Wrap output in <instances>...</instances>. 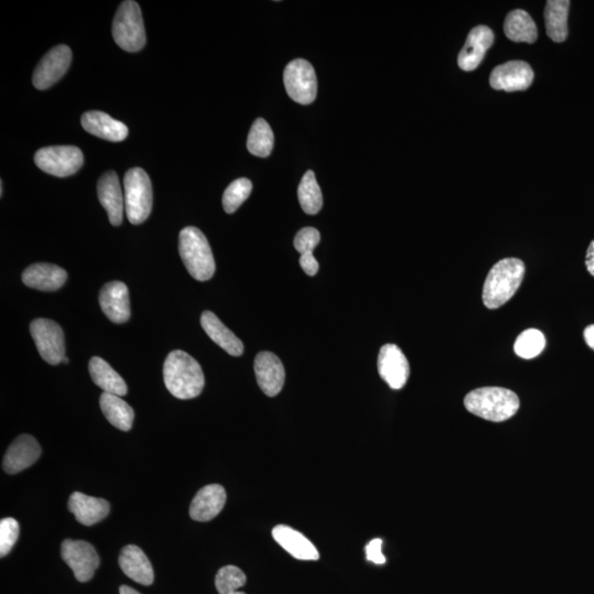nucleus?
Wrapping results in <instances>:
<instances>
[{
	"label": "nucleus",
	"mask_w": 594,
	"mask_h": 594,
	"mask_svg": "<svg viewBox=\"0 0 594 594\" xmlns=\"http://www.w3.org/2000/svg\"><path fill=\"white\" fill-rule=\"evenodd\" d=\"M164 384L170 394L180 400L198 397L205 385V376L200 364L182 350H174L165 359Z\"/></svg>",
	"instance_id": "nucleus-1"
},
{
	"label": "nucleus",
	"mask_w": 594,
	"mask_h": 594,
	"mask_svg": "<svg viewBox=\"0 0 594 594\" xmlns=\"http://www.w3.org/2000/svg\"><path fill=\"white\" fill-rule=\"evenodd\" d=\"M463 403L472 414L495 423L510 420L520 410L519 396L513 391L498 386L472 391Z\"/></svg>",
	"instance_id": "nucleus-2"
},
{
	"label": "nucleus",
	"mask_w": 594,
	"mask_h": 594,
	"mask_svg": "<svg viewBox=\"0 0 594 594\" xmlns=\"http://www.w3.org/2000/svg\"><path fill=\"white\" fill-rule=\"evenodd\" d=\"M525 276L523 261L516 258L501 260L491 268L485 280L482 301L485 307L497 309L518 292Z\"/></svg>",
	"instance_id": "nucleus-3"
},
{
	"label": "nucleus",
	"mask_w": 594,
	"mask_h": 594,
	"mask_svg": "<svg viewBox=\"0 0 594 594\" xmlns=\"http://www.w3.org/2000/svg\"><path fill=\"white\" fill-rule=\"evenodd\" d=\"M179 250L186 270L195 280L204 282L213 278L216 270L213 251L199 229L186 227L180 232Z\"/></svg>",
	"instance_id": "nucleus-4"
},
{
	"label": "nucleus",
	"mask_w": 594,
	"mask_h": 594,
	"mask_svg": "<svg viewBox=\"0 0 594 594\" xmlns=\"http://www.w3.org/2000/svg\"><path fill=\"white\" fill-rule=\"evenodd\" d=\"M112 37L122 50L138 53L146 45L141 6L132 0H127L119 6L112 23Z\"/></svg>",
	"instance_id": "nucleus-5"
},
{
	"label": "nucleus",
	"mask_w": 594,
	"mask_h": 594,
	"mask_svg": "<svg viewBox=\"0 0 594 594\" xmlns=\"http://www.w3.org/2000/svg\"><path fill=\"white\" fill-rule=\"evenodd\" d=\"M123 188L128 219L132 225H141L148 219L152 210L151 180L144 170L133 168L125 174Z\"/></svg>",
	"instance_id": "nucleus-6"
},
{
	"label": "nucleus",
	"mask_w": 594,
	"mask_h": 594,
	"mask_svg": "<svg viewBox=\"0 0 594 594\" xmlns=\"http://www.w3.org/2000/svg\"><path fill=\"white\" fill-rule=\"evenodd\" d=\"M34 162L44 172L58 178L71 177L82 168L84 156L73 146H55L40 149Z\"/></svg>",
	"instance_id": "nucleus-7"
},
{
	"label": "nucleus",
	"mask_w": 594,
	"mask_h": 594,
	"mask_svg": "<svg viewBox=\"0 0 594 594\" xmlns=\"http://www.w3.org/2000/svg\"><path fill=\"white\" fill-rule=\"evenodd\" d=\"M284 85L288 96L298 104L309 105L316 100V74L307 60L297 59L287 64L284 70Z\"/></svg>",
	"instance_id": "nucleus-8"
},
{
	"label": "nucleus",
	"mask_w": 594,
	"mask_h": 594,
	"mask_svg": "<svg viewBox=\"0 0 594 594\" xmlns=\"http://www.w3.org/2000/svg\"><path fill=\"white\" fill-rule=\"evenodd\" d=\"M38 353L45 363L56 365L65 358V339L63 330L54 320L38 318L30 324Z\"/></svg>",
	"instance_id": "nucleus-9"
},
{
	"label": "nucleus",
	"mask_w": 594,
	"mask_h": 594,
	"mask_svg": "<svg viewBox=\"0 0 594 594\" xmlns=\"http://www.w3.org/2000/svg\"><path fill=\"white\" fill-rule=\"evenodd\" d=\"M61 555L80 582L90 581L101 562L94 547L84 540H65Z\"/></svg>",
	"instance_id": "nucleus-10"
},
{
	"label": "nucleus",
	"mask_w": 594,
	"mask_h": 594,
	"mask_svg": "<svg viewBox=\"0 0 594 594\" xmlns=\"http://www.w3.org/2000/svg\"><path fill=\"white\" fill-rule=\"evenodd\" d=\"M71 62L72 51L69 46L62 44L51 49L34 72L35 89L44 91L54 85L69 70Z\"/></svg>",
	"instance_id": "nucleus-11"
},
{
	"label": "nucleus",
	"mask_w": 594,
	"mask_h": 594,
	"mask_svg": "<svg viewBox=\"0 0 594 594\" xmlns=\"http://www.w3.org/2000/svg\"><path fill=\"white\" fill-rule=\"evenodd\" d=\"M533 81L534 72L524 61L506 62L495 67L490 75V85L497 91H526Z\"/></svg>",
	"instance_id": "nucleus-12"
},
{
	"label": "nucleus",
	"mask_w": 594,
	"mask_h": 594,
	"mask_svg": "<svg viewBox=\"0 0 594 594\" xmlns=\"http://www.w3.org/2000/svg\"><path fill=\"white\" fill-rule=\"evenodd\" d=\"M378 370L382 379L394 390L404 387L410 376V364L396 345H385L381 348Z\"/></svg>",
	"instance_id": "nucleus-13"
},
{
	"label": "nucleus",
	"mask_w": 594,
	"mask_h": 594,
	"mask_svg": "<svg viewBox=\"0 0 594 594\" xmlns=\"http://www.w3.org/2000/svg\"><path fill=\"white\" fill-rule=\"evenodd\" d=\"M255 372L263 394L273 397L280 394L286 382V370L275 354L262 351L256 356Z\"/></svg>",
	"instance_id": "nucleus-14"
},
{
	"label": "nucleus",
	"mask_w": 594,
	"mask_h": 594,
	"mask_svg": "<svg viewBox=\"0 0 594 594\" xmlns=\"http://www.w3.org/2000/svg\"><path fill=\"white\" fill-rule=\"evenodd\" d=\"M493 43V31L487 25H477L470 31L466 44L458 55L459 67L466 72L477 69Z\"/></svg>",
	"instance_id": "nucleus-15"
},
{
	"label": "nucleus",
	"mask_w": 594,
	"mask_h": 594,
	"mask_svg": "<svg viewBox=\"0 0 594 594\" xmlns=\"http://www.w3.org/2000/svg\"><path fill=\"white\" fill-rule=\"evenodd\" d=\"M98 200L108 214L112 226L122 223L123 209H125V196L122 194L118 175L113 171L102 174L97 183Z\"/></svg>",
	"instance_id": "nucleus-16"
},
{
	"label": "nucleus",
	"mask_w": 594,
	"mask_h": 594,
	"mask_svg": "<svg viewBox=\"0 0 594 594\" xmlns=\"http://www.w3.org/2000/svg\"><path fill=\"white\" fill-rule=\"evenodd\" d=\"M100 304L112 323L123 324L131 318V302L125 283L113 281L105 284L100 293Z\"/></svg>",
	"instance_id": "nucleus-17"
},
{
	"label": "nucleus",
	"mask_w": 594,
	"mask_h": 594,
	"mask_svg": "<svg viewBox=\"0 0 594 594\" xmlns=\"http://www.w3.org/2000/svg\"><path fill=\"white\" fill-rule=\"evenodd\" d=\"M41 454L39 443L33 436H19L5 454L3 469L9 474H17L33 466Z\"/></svg>",
	"instance_id": "nucleus-18"
},
{
	"label": "nucleus",
	"mask_w": 594,
	"mask_h": 594,
	"mask_svg": "<svg viewBox=\"0 0 594 594\" xmlns=\"http://www.w3.org/2000/svg\"><path fill=\"white\" fill-rule=\"evenodd\" d=\"M226 500V491L221 485H206L196 493L190 503V516L198 521H211L224 509Z\"/></svg>",
	"instance_id": "nucleus-19"
},
{
	"label": "nucleus",
	"mask_w": 594,
	"mask_h": 594,
	"mask_svg": "<svg viewBox=\"0 0 594 594\" xmlns=\"http://www.w3.org/2000/svg\"><path fill=\"white\" fill-rule=\"evenodd\" d=\"M82 126L93 136L104 141L119 142L128 137L129 131L125 123L116 121L106 112L91 111L84 113L81 119Z\"/></svg>",
	"instance_id": "nucleus-20"
},
{
	"label": "nucleus",
	"mask_w": 594,
	"mask_h": 594,
	"mask_svg": "<svg viewBox=\"0 0 594 594\" xmlns=\"http://www.w3.org/2000/svg\"><path fill=\"white\" fill-rule=\"evenodd\" d=\"M66 280L67 273L64 268L50 263H35L23 273V282L25 286L44 292L58 291Z\"/></svg>",
	"instance_id": "nucleus-21"
},
{
	"label": "nucleus",
	"mask_w": 594,
	"mask_h": 594,
	"mask_svg": "<svg viewBox=\"0 0 594 594\" xmlns=\"http://www.w3.org/2000/svg\"><path fill=\"white\" fill-rule=\"evenodd\" d=\"M273 539L288 554L298 560H318L319 552L313 542L290 526L278 525L272 531Z\"/></svg>",
	"instance_id": "nucleus-22"
},
{
	"label": "nucleus",
	"mask_w": 594,
	"mask_h": 594,
	"mask_svg": "<svg viewBox=\"0 0 594 594\" xmlns=\"http://www.w3.org/2000/svg\"><path fill=\"white\" fill-rule=\"evenodd\" d=\"M119 566L125 575L142 586L152 585L154 572L151 562L138 546L123 547L119 556Z\"/></svg>",
	"instance_id": "nucleus-23"
},
{
	"label": "nucleus",
	"mask_w": 594,
	"mask_h": 594,
	"mask_svg": "<svg viewBox=\"0 0 594 594\" xmlns=\"http://www.w3.org/2000/svg\"><path fill=\"white\" fill-rule=\"evenodd\" d=\"M67 506L77 521L85 526L100 523L111 511V505L106 500L89 497L81 492L72 494Z\"/></svg>",
	"instance_id": "nucleus-24"
},
{
	"label": "nucleus",
	"mask_w": 594,
	"mask_h": 594,
	"mask_svg": "<svg viewBox=\"0 0 594 594\" xmlns=\"http://www.w3.org/2000/svg\"><path fill=\"white\" fill-rule=\"evenodd\" d=\"M200 324L209 337L226 353L234 356H240L244 354V344L220 322L214 313L204 312L201 314Z\"/></svg>",
	"instance_id": "nucleus-25"
},
{
	"label": "nucleus",
	"mask_w": 594,
	"mask_h": 594,
	"mask_svg": "<svg viewBox=\"0 0 594 594\" xmlns=\"http://www.w3.org/2000/svg\"><path fill=\"white\" fill-rule=\"evenodd\" d=\"M90 375L93 382L100 386L104 394L123 396L127 394L128 386L125 380L100 356H93L90 360Z\"/></svg>",
	"instance_id": "nucleus-26"
},
{
	"label": "nucleus",
	"mask_w": 594,
	"mask_h": 594,
	"mask_svg": "<svg viewBox=\"0 0 594 594\" xmlns=\"http://www.w3.org/2000/svg\"><path fill=\"white\" fill-rule=\"evenodd\" d=\"M570 2L568 0H549L545 8L547 35L554 43H564L568 37V13Z\"/></svg>",
	"instance_id": "nucleus-27"
},
{
	"label": "nucleus",
	"mask_w": 594,
	"mask_h": 594,
	"mask_svg": "<svg viewBox=\"0 0 594 594\" xmlns=\"http://www.w3.org/2000/svg\"><path fill=\"white\" fill-rule=\"evenodd\" d=\"M504 33L514 43L534 44L539 37L533 18L521 9L513 10L506 15Z\"/></svg>",
	"instance_id": "nucleus-28"
},
{
	"label": "nucleus",
	"mask_w": 594,
	"mask_h": 594,
	"mask_svg": "<svg viewBox=\"0 0 594 594\" xmlns=\"http://www.w3.org/2000/svg\"><path fill=\"white\" fill-rule=\"evenodd\" d=\"M100 405L107 421L110 422L112 426H115L118 430L122 432L131 430L134 420V412L128 403L121 399V396L111 394H102L100 399Z\"/></svg>",
	"instance_id": "nucleus-29"
},
{
	"label": "nucleus",
	"mask_w": 594,
	"mask_h": 594,
	"mask_svg": "<svg viewBox=\"0 0 594 594\" xmlns=\"http://www.w3.org/2000/svg\"><path fill=\"white\" fill-rule=\"evenodd\" d=\"M273 144H275V134L271 127L265 119H257L248 136V150L253 156L267 158L272 152Z\"/></svg>",
	"instance_id": "nucleus-30"
},
{
	"label": "nucleus",
	"mask_w": 594,
	"mask_h": 594,
	"mask_svg": "<svg viewBox=\"0 0 594 594\" xmlns=\"http://www.w3.org/2000/svg\"><path fill=\"white\" fill-rule=\"evenodd\" d=\"M298 200L302 209L308 215H316L323 208V194L313 171L305 173L298 185Z\"/></svg>",
	"instance_id": "nucleus-31"
},
{
	"label": "nucleus",
	"mask_w": 594,
	"mask_h": 594,
	"mask_svg": "<svg viewBox=\"0 0 594 594\" xmlns=\"http://www.w3.org/2000/svg\"><path fill=\"white\" fill-rule=\"evenodd\" d=\"M546 339L544 334L537 329H526L514 344L515 354L523 359H533L544 351Z\"/></svg>",
	"instance_id": "nucleus-32"
},
{
	"label": "nucleus",
	"mask_w": 594,
	"mask_h": 594,
	"mask_svg": "<svg viewBox=\"0 0 594 594\" xmlns=\"http://www.w3.org/2000/svg\"><path fill=\"white\" fill-rule=\"evenodd\" d=\"M247 578L241 570L236 566H226L217 573L215 585L219 594H246L238 591L244 587Z\"/></svg>",
	"instance_id": "nucleus-33"
},
{
	"label": "nucleus",
	"mask_w": 594,
	"mask_h": 594,
	"mask_svg": "<svg viewBox=\"0 0 594 594\" xmlns=\"http://www.w3.org/2000/svg\"><path fill=\"white\" fill-rule=\"evenodd\" d=\"M252 192L250 180L242 178L232 182L226 189L223 196V206L226 213L232 214L245 203Z\"/></svg>",
	"instance_id": "nucleus-34"
},
{
	"label": "nucleus",
	"mask_w": 594,
	"mask_h": 594,
	"mask_svg": "<svg viewBox=\"0 0 594 594\" xmlns=\"http://www.w3.org/2000/svg\"><path fill=\"white\" fill-rule=\"evenodd\" d=\"M19 523L13 518L0 521V556H7L19 537Z\"/></svg>",
	"instance_id": "nucleus-35"
},
{
	"label": "nucleus",
	"mask_w": 594,
	"mask_h": 594,
	"mask_svg": "<svg viewBox=\"0 0 594 594\" xmlns=\"http://www.w3.org/2000/svg\"><path fill=\"white\" fill-rule=\"evenodd\" d=\"M320 241V234L316 229L307 227L299 230L294 239V247L301 255H311Z\"/></svg>",
	"instance_id": "nucleus-36"
},
{
	"label": "nucleus",
	"mask_w": 594,
	"mask_h": 594,
	"mask_svg": "<svg viewBox=\"0 0 594 594\" xmlns=\"http://www.w3.org/2000/svg\"><path fill=\"white\" fill-rule=\"evenodd\" d=\"M381 549L382 540L375 539L371 540L369 544L365 546L366 560L375 562L376 565L385 564V557L382 554Z\"/></svg>",
	"instance_id": "nucleus-37"
},
{
	"label": "nucleus",
	"mask_w": 594,
	"mask_h": 594,
	"mask_svg": "<svg viewBox=\"0 0 594 594\" xmlns=\"http://www.w3.org/2000/svg\"><path fill=\"white\" fill-rule=\"evenodd\" d=\"M299 265H301L303 271L309 277L317 275L319 265L313 253L311 255H301L299 258Z\"/></svg>",
	"instance_id": "nucleus-38"
},
{
	"label": "nucleus",
	"mask_w": 594,
	"mask_h": 594,
	"mask_svg": "<svg viewBox=\"0 0 594 594\" xmlns=\"http://www.w3.org/2000/svg\"><path fill=\"white\" fill-rule=\"evenodd\" d=\"M586 267L589 273L594 277V240L589 246L586 256Z\"/></svg>",
	"instance_id": "nucleus-39"
},
{
	"label": "nucleus",
	"mask_w": 594,
	"mask_h": 594,
	"mask_svg": "<svg viewBox=\"0 0 594 594\" xmlns=\"http://www.w3.org/2000/svg\"><path fill=\"white\" fill-rule=\"evenodd\" d=\"M583 336H585V340L589 347L594 350V325H590V326H588L585 329V333H583Z\"/></svg>",
	"instance_id": "nucleus-40"
},
{
	"label": "nucleus",
	"mask_w": 594,
	"mask_h": 594,
	"mask_svg": "<svg viewBox=\"0 0 594 594\" xmlns=\"http://www.w3.org/2000/svg\"><path fill=\"white\" fill-rule=\"evenodd\" d=\"M121 594H141L138 591L134 590V589L128 587V586H122L121 588V590H119Z\"/></svg>",
	"instance_id": "nucleus-41"
},
{
	"label": "nucleus",
	"mask_w": 594,
	"mask_h": 594,
	"mask_svg": "<svg viewBox=\"0 0 594 594\" xmlns=\"http://www.w3.org/2000/svg\"><path fill=\"white\" fill-rule=\"evenodd\" d=\"M0 194H2V196L4 194V182H3V180H2V182H0Z\"/></svg>",
	"instance_id": "nucleus-42"
},
{
	"label": "nucleus",
	"mask_w": 594,
	"mask_h": 594,
	"mask_svg": "<svg viewBox=\"0 0 594 594\" xmlns=\"http://www.w3.org/2000/svg\"><path fill=\"white\" fill-rule=\"evenodd\" d=\"M63 363H64V364H69V359L64 358Z\"/></svg>",
	"instance_id": "nucleus-43"
}]
</instances>
